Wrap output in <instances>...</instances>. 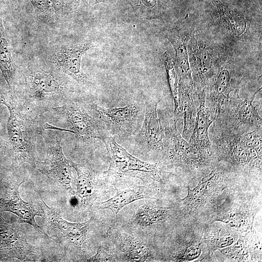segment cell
I'll use <instances>...</instances> for the list:
<instances>
[{
    "mask_svg": "<svg viewBox=\"0 0 262 262\" xmlns=\"http://www.w3.org/2000/svg\"><path fill=\"white\" fill-rule=\"evenodd\" d=\"M20 103L40 108H53L74 99V82L70 77L47 62L33 63L21 68Z\"/></svg>",
    "mask_w": 262,
    "mask_h": 262,
    "instance_id": "1",
    "label": "cell"
},
{
    "mask_svg": "<svg viewBox=\"0 0 262 262\" xmlns=\"http://www.w3.org/2000/svg\"><path fill=\"white\" fill-rule=\"evenodd\" d=\"M0 104L7 107L9 116L7 124V145L18 164L28 163L35 168L36 134L41 131L22 109L15 90H0Z\"/></svg>",
    "mask_w": 262,
    "mask_h": 262,
    "instance_id": "2",
    "label": "cell"
},
{
    "mask_svg": "<svg viewBox=\"0 0 262 262\" xmlns=\"http://www.w3.org/2000/svg\"><path fill=\"white\" fill-rule=\"evenodd\" d=\"M257 92L245 100L240 97L239 90L229 97L213 121L215 134H238L262 130V118L252 103Z\"/></svg>",
    "mask_w": 262,
    "mask_h": 262,
    "instance_id": "3",
    "label": "cell"
},
{
    "mask_svg": "<svg viewBox=\"0 0 262 262\" xmlns=\"http://www.w3.org/2000/svg\"><path fill=\"white\" fill-rule=\"evenodd\" d=\"M109 157V167L104 172L108 179L131 177L161 179L164 171L155 164L146 162L130 154L111 136L103 143Z\"/></svg>",
    "mask_w": 262,
    "mask_h": 262,
    "instance_id": "4",
    "label": "cell"
},
{
    "mask_svg": "<svg viewBox=\"0 0 262 262\" xmlns=\"http://www.w3.org/2000/svg\"><path fill=\"white\" fill-rule=\"evenodd\" d=\"M51 109L68 122L72 128L61 129L46 123L43 125L45 130L70 132L75 135L80 143L84 144H93L97 139L104 143L109 137L99 122L89 115L82 104L74 99Z\"/></svg>",
    "mask_w": 262,
    "mask_h": 262,
    "instance_id": "5",
    "label": "cell"
},
{
    "mask_svg": "<svg viewBox=\"0 0 262 262\" xmlns=\"http://www.w3.org/2000/svg\"><path fill=\"white\" fill-rule=\"evenodd\" d=\"M262 130L238 134H216L212 149L243 163H261Z\"/></svg>",
    "mask_w": 262,
    "mask_h": 262,
    "instance_id": "6",
    "label": "cell"
},
{
    "mask_svg": "<svg viewBox=\"0 0 262 262\" xmlns=\"http://www.w3.org/2000/svg\"><path fill=\"white\" fill-rule=\"evenodd\" d=\"M91 47L88 42L57 46L50 50L46 62L78 84L88 86L91 82L82 70L81 64L82 55Z\"/></svg>",
    "mask_w": 262,
    "mask_h": 262,
    "instance_id": "7",
    "label": "cell"
},
{
    "mask_svg": "<svg viewBox=\"0 0 262 262\" xmlns=\"http://www.w3.org/2000/svg\"><path fill=\"white\" fill-rule=\"evenodd\" d=\"M47 151L44 162H37L40 172L56 182L71 195L75 193L71 187L72 171L69 161L65 156L57 135L51 142L46 141Z\"/></svg>",
    "mask_w": 262,
    "mask_h": 262,
    "instance_id": "8",
    "label": "cell"
},
{
    "mask_svg": "<svg viewBox=\"0 0 262 262\" xmlns=\"http://www.w3.org/2000/svg\"><path fill=\"white\" fill-rule=\"evenodd\" d=\"M93 108L108 130L115 135L123 138L129 137L137 129L141 110L135 103L110 108L94 104Z\"/></svg>",
    "mask_w": 262,
    "mask_h": 262,
    "instance_id": "9",
    "label": "cell"
},
{
    "mask_svg": "<svg viewBox=\"0 0 262 262\" xmlns=\"http://www.w3.org/2000/svg\"><path fill=\"white\" fill-rule=\"evenodd\" d=\"M41 207L45 219L57 237L63 238L68 243L82 250L87 244L91 219L83 223H71L63 219L59 213L49 207L41 199Z\"/></svg>",
    "mask_w": 262,
    "mask_h": 262,
    "instance_id": "10",
    "label": "cell"
},
{
    "mask_svg": "<svg viewBox=\"0 0 262 262\" xmlns=\"http://www.w3.org/2000/svg\"><path fill=\"white\" fill-rule=\"evenodd\" d=\"M178 120L174 117L172 123L164 128V150L169 159L173 162L190 165L206 160V158L185 141L179 132L177 127Z\"/></svg>",
    "mask_w": 262,
    "mask_h": 262,
    "instance_id": "11",
    "label": "cell"
},
{
    "mask_svg": "<svg viewBox=\"0 0 262 262\" xmlns=\"http://www.w3.org/2000/svg\"><path fill=\"white\" fill-rule=\"evenodd\" d=\"M158 102L146 103L143 125L135 136V143L147 151L164 150V128L157 115Z\"/></svg>",
    "mask_w": 262,
    "mask_h": 262,
    "instance_id": "12",
    "label": "cell"
},
{
    "mask_svg": "<svg viewBox=\"0 0 262 262\" xmlns=\"http://www.w3.org/2000/svg\"><path fill=\"white\" fill-rule=\"evenodd\" d=\"M238 84L230 71L225 68L220 69L212 80L207 106L213 121L218 117L223 105L229 99L230 92L239 90Z\"/></svg>",
    "mask_w": 262,
    "mask_h": 262,
    "instance_id": "13",
    "label": "cell"
},
{
    "mask_svg": "<svg viewBox=\"0 0 262 262\" xmlns=\"http://www.w3.org/2000/svg\"><path fill=\"white\" fill-rule=\"evenodd\" d=\"M198 100L194 128L188 143L201 156L206 158L208 154L212 151V141L209 139L208 132L213 120L206 105L205 93L200 96Z\"/></svg>",
    "mask_w": 262,
    "mask_h": 262,
    "instance_id": "14",
    "label": "cell"
},
{
    "mask_svg": "<svg viewBox=\"0 0 262 262\" xmlns=\"http://www.w3.org/2000/svg\"><path fill=\"white\" fill-rule=\"evenodd\" d=\"M23 182L17 183L14 187L12 192L11 199L6 204V209L16 214L18 216L20 223H27L31 225L39 233L43 235L45 237L53 239L44 232L35 221V216L43 217V215L35 211L29 203L24 201L20 197L19 187Z\"/></svg>",
    "mask_w": 262,
    "mask_h": 262,
    "instance_id": "15",
    "label": "cell"
},
{
    "mask_svg": "<svg viewBox=\"0 0 262 262\" xmlns=\"http://www.w3.org/2000/svg\"><path fill=\"white\" fill-rule=\"evenodd\" d=\"M146 186H137L116 193L112 198L97 204L98 209H109L115 218L119 211L127 205L138 199L147 198L149 196Z\"/></svg>",
    "mask_w": 262,
    "mask_h": 262,
    "instance_id": "16",
    "label": "cell"
},
{
    "mask_svg": "<svg viewBox=\"0 0 262 262\" xmlns=\"http://www.w3.org/2000/svg\"><path fill=\"white\" fill-rule=\"evenodd\" d=\"M0 70L9 90H15V68L10 45L0 16Z\"/></svg>",
    "mask_w": 262,
    "mask_h": 262,
    "instance_id": "17",
    "label": "cell"
},
{
    "mask_svg": "<svg viewBox=\"0 0 262 262\" xmlns=\"http://www.w3.org/2000/svg\"><path fill=\"white\" fill-rule=\"evenodd\" d=\"M33 6L37 18L49 25L60 20L65 3L64 0H29Z\"/></svg>",
    "mask_w": 262,
    "mask_h": 262,
    "instance_id": "18",
    "label": "cell"
},
{
    "mask_svg": "<svg viewBox=\"0 0 262 262\" xmlns=\"http://www.w3.org/2000/svg\"><path fill=\"white\" fill-rule=\"evenodd\" d=\"M216 16L230 31L242 33L246 28L245 20L242 15L219 0H212Z\"/></svg>",
    "mask_w": 262,
    "mask_h": 262,
    "instance_id": "19",
    "label": "cell"
},
{
    "mask_svg": "<svg viewBox=\"0 0 262 262\" xmlns=\"http://www.w3.org/2000/svg\"><path fill=\"white\" fill-rule=\"evenodd\" d=\"M77 174V196L81 201H85L91 197L94 191L93 174L85 165L69 161Z\"/></svg>",
    "mask_w": 262,
    "mask_h": 262,
    "instance_id": "20",
    "label": "cell"
},
{
    "mask_svg": "<svg viewBox=\"0 0 262 262\" xmlns=\"http://www.w3.org/2000/svg\"><path fill=\"white\" fill-rule=\"evenodd\" d=\"M166 213L163 208L147 204L140 206L133 216L134 222L141 227L152 225L162 219Z\"/></svg>",
    "mask_w": 262,
    "mask_h": 262,
    "instance_id": "21",
    "label": "cell"
},
{
    "mask_svg": "<svg viewBox=\"0 0 262 262\" xmlns=\"http://www.w3.org/2000/svg\"><path fill=\"white\" fill-rule=\"evenodd\" d=\"M164 57L168 81L174 101V117L179 119L183 115L181 98L179 90V79L176 69L167 54Z\"/></svg>",
    "mask_w": 262,
    "mask_h": 262,
    "instance_id": "22",
    "label": "cell"
},
{
    "mask_svg": "<svg viewBox=\"0 0 262 262\" xmlns=\"http://www.w3.org/2000/svg\"><path fill=\"white\" fill-rule=\"evenodd\" d=\"M123 251L126 260L131 262H144L149 257V252L142 244L131 238H123Z\"/></svg>",
    "mask_w": 262,
    "mask_h": 262,
    "instance_id": "23",
    "label": "cell"
},
{
    "mask_svg": "<svg viewBox=\"0 0 262 262\" xmlns=\"http://www.w3.org/2000/svg\"><path fill=\"white\" fill-rule=\"evenodd\" d=\"M88 262H110L111 259L109 254L99 247L95 255L87 260Z\"/></svg>",
    "mask_w": 262,
    "mask_h": 262,
    "instance_id": "24",
    "label": "cell"
},
{
    "mask_svg": "<svg viewBox=\"0 0 262 262\" xmlns=\"http://www.w3.org/2000/svg\"><path fill=\"white\" fill-rule=\"evenodd\" d=\"M138 3L142 5L143 9L146 8L147 10L153 8L156 4V0H137Z\"/></svg>",
    "mask_w": 262,
    "mask_h": 262,
    "instance_id": "25",
    "label": "cell"
},
{
    "mask_svg": "<svg viewBox=\"0 0 262 262\" xmlns=\"http://www.w3.org/2000/svg\"><path fill=\"white\" fill-rule=\"evenodd\" d=\"M71 4H93L99 2L101 0H67Z\"/></svg>",
    "mask_w": 262,
    "mask_h": 262,
    "instance_id": "26",
    "label": "cell"
},
{
    "mask_svg": "<svg viewBox=\"0 0 262 262\" xmlns=\"http://www.w3.org/2000/svg\"><path fill=\"white\" fill-rule=\"evenodd\" d=\"M29 0H18L19 2H26Z\"/></svg>",
    "mask_w": 262,
    "mask_h": 262,
    "instance_id": "27",
    "label": "cell"
}]
</instances>
